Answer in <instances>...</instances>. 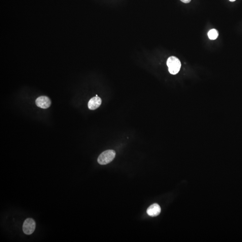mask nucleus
Instances as JSON below:
<instances>
[{
  "label": "nucleus",
  "instance_id": "obj_8",
  "mask_svg": "<svg viewBox=\"0 0 242 242\" xmlns=\"http://www.w3.org/2000/svg\"><path fill=\"white\" fill-rule=\"evenodd\" d=\"M180 1L184 3H188L190 2L191 0H180Z\"/></svg>",
  "mask_w": 242,
  "mask_h": 242
},
{
  "label": "nucleus",
  "instance_id": "obj_1",
  "mask_svg": "<svg viewBox=\"0 0 242 242\" xmlns=\"http://www.w3.org/2000/svg\"><path fill=\"white\" fill-rule=\"evenodd\" d=\"M167 65L169 72L174 75L178 73L181 67V63L180 60L174 56H171L168 58L167 61Z\"/></svg>",
  "mask_w": 242,
  "mask_h": 242
},
{
  "label": "nucleus",
  "instance_id": "obj_5",
  "mask_svg": "<svg viewBox=\"0 0 242 242\" xmlns=\"http://www.w3.org/2000/svg\"><path fill=\"white\" fill-rule=\"evenodd\" d=\"M161 209L159 205L154 204L148 207L147 210V213L151 217H156L160 214Z\"/></svg>",
  "mask_w": 242,
  "mask_h": 242
},
{
  "label": "nucleus",
  "instance_id": "obj_3",
  "mask_svg": "<svg viewBox=\"0 0 242 242\" xmlns=\"http://www.w3.org/2000/svg\"><path fill=\"white\" fill-rule=\"evenodd\" d=\"M36 226V222L33 218H27L23 222V232L26 235H31L34 232Z\"/></svg>",
  "mask_w": 242,
  "mask_h": 242
},
{
  "label": "nucleus",
  "instance_id": "obj_7",
  "mask_svg": "<svg viewBox=\"0 0 242 242\" xmlns=\"http://www.w3.org/2000/svg\"><path fill=\"white\" fill-rule=\"evenodd\" d=\"M208 36L209 39L214 40L218 36V33L217 30L215 29H211L209 31L208 33Z\"/></svg>",
  "mask_w": 242,
  "mask_h": 242
},
{
  "label": "nucleus",
  "instance_id": "obj_6",
  "mask_svg": "<svg viewBox=\"0 0 242 242\" xmlns=\"http://www.w3.org/2000/svg\"><path fill=\"white\" fill-rule=\"evenodd\" d=\"M102 99L98 97H93L91 98L88 103V107L90 110H95L98 109L102 104Z\"/></svg>",
  "mask_w": 242,
  "mask_h": 242
},
{
  "label": "nucleus",
  "instance_id": "obj_9",
  "mask_svg": "<svg viewBox=\"0 0 242 242\" xmlns=\"http://www.w3.org/2000/svg\"><path fill=\"white\" fill-rule=\"evenodd\" d=\"M229 1H231V2H235V1H236V0H229Z\"/></svg>",
  "mask_w": 242,
  "mask_h": 242
},
{
  "label": "nucleus",
  "instance_id": "obj_2",
  "mask_svg": "<svg viewBox=\"0 0 242 242\" xmlns=\"http://www.w3.org/2000/svg\"><path fill=\"white\" fill-rule=\"evenodd\" d=\"M116 152L113 150H107L103 152L98 157V161L100 165H105L111 162L115 158Z\"/></svg>",
  "mask_w": 242,
  "mask_h": 242
},
{
  "label": "nucleus",
  "instance_id": "obj_10",
  "mask_svg": "<svg viewBox=\"0 0 242 242\" xmlns=\"http://www.w3.org/2000/svg\"><path fill=\"white\" fill-rule=\"evenodd\" d=\"M96 97H98V95H96Z\"/></svg>",
  "mask_w": 242,
  "mask_h": 242
},
{
  "label": "nucleus",
  "instance_id": "obj_4",
  "mask_svg": "<svg viewBox=\"0 0 242 242\" xmlns=\"http://www.w3.org/2000/svg\"><path fill=\"white\" fill-rule=\"evenodd\" d=\"M36 104L39 107L42 109H47L50 107L51 101L46 96H40L36 100Z\"/></svg>",
  "mask_w": 242,
  "mask_h": 242
}]
</instances>
